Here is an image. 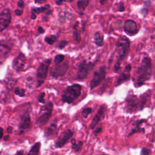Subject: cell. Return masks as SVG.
<instances>
[{
  "label": "cell",
  "instance_id": "cb8c5ba5",
  "mask_svg": "<svg viewBox=\"0 0 155 155\" xmlns=\"http://www.w3.org/2000/svg\"><path fill=\"white\" fill-rule=\"evenodd\" d=\"M94 41L97 46L102 47L104 44V36L99 32H96L94 35Z\"/></svg>",
  "mask_w": 155,
  "mask_h": 155
},
{
  "label": "cell",
  "instance_id": "603a6c76",
  "mask_svg": "<svg viewBox=\"0 0 155 155\" xmlns=\"http://www.w3.org/2000/svg\"><path fill=\"white\" fill-rule=\"evenodd\" d=\"M90 1L88 0H79L77 1V7L81 10L79 12L80 15H82L83 11L88 6Z\"/></svg>",
  "mask_w": 155,
  "mask_h": 155
},
{
  "label": "cell",
  "instance_id": "f546056e",
  "mask_svg": "<svg viewBox=\"0 0 155 155\" xmlns=\"http://www.w3.org/2000/svg\"><path fill=\"white\" fill-rule=\"evenodd\" d=\"M14 92L16 95L19 96L20 97H24L25 96V90L24 88H20L19 87H16Z\"/></svg>",
  "mask_w": 155,
  "mask_h": 155
},
{
  "label": "cell",
  "instance_id": "8992f818",
  "mask_svg": "<svg viewBox=\"0 0 155 155\" xmlns=\"http://www.w3.org/2000/svg\"><path fill=\"white\" fill-rule=\"evenodd\" d=\"M53 109V104L51 102H48L44 106L41 108L42 110H43L45 112H42L40 111V115L36 119V124L41 127L48 122L50 119L51 118L52 116V111Z\"/></svg>",
  "mask_w": 155,
  "mask_h": 155
},
{
  "label": "cell",
  "instance_id": "4fadbf2b",
  "mask_svg": "<svg viewBox=\"0 0 155 155\" xmlns=\"http://www.w3.org/2000/svg\"><path fill=\"white\" fill-rule=\"evenodd\" d=\"M107 110V106L105 105H102L101 106L99 109L98 110L97 113L95 114L93 117L91 124H90V128L91 130H93L99 123L101 120L104 117L105 111Z\"/></svg>",
  "mask_w": 155,
  "mask_h": 155
},
{
  "label": "cell",
  "instance_id": "ab89813d",
  "mask_svg": "<svg viewBox=\"0 0 155 155\" xmlns=\"http://www.w3.org/2000/svg\"><path fill=\"white\" fill-rule=\"evenodd\" d=\"M38 31H39V34H42V33H44L45 32V30L42 27H38Z\"/></svg>",
  "mask_w": 155,
  "mask_h": 155
},
{
  "label": "cell",
  "instance_id": "52a82bcc",
  "mask_svg": "<svg viewBox=\"0 0 155 155\" xmlns=\"http://www.w3.org/2000/svg\"><path fill=\"white\" fill-rule=\"evenodd\" d=\"M106 74H107L106 65H102L97 70L94 71L93 78L90 83L91 90L95 88L96 87H97L101 84V83L105 78Z\"/></svg>",
  "mask_w": 155,
  "mask_h": 155
},
{
  "label": "cell",
  "instance_id": "60d3db41",
  "mask_svg": "<svg viewBox=\"0 0 155 155\" xmlns=\"http://www.w3.org/2000/svg\"><path fill=\"white\" fill-rule=\"evenodd\" d=\"M78 24H79V22L78 21H76V22H75V24H74V25L73 26V28L74 29V30H76V29H77L78 28H77V27L78 26Z\"/></svg>",
  "mask_w": 155,
  "mask_h": 155
},
{
  "label": "cell",
  "instance_id": "5b68a950",
  "mask_svg": "<svg viewBox=\"0 0 155 155\" xmlns=\"http://www.w3.org/2000/svg\"><path fill=\"white\" fill-rule=\"evenodd\" d=\"M94 65V62H87L85 59L83 60L78 65L77 79L79 80L85 79L92 71Z\"/></svg>",
  "mask_w": 155,
  "mask_h": 155
},
{
  "label": "cell",
  "instance_id": "44dd1931",
  "mask_svg": "<svg viewBox=\"0 0 155 155\" xmlns=\"http://www.w3.org/2000/svg\"><path fill=\"white\" fill-rule=\"evenodd\" d=\"M41 143L40 142H37L32 145L27 155H39Z\"/></svg>",
  "mask_w": 155,
  "mask_h": 155
},
{
  "label": "cell",
  "instance_id": "3957f363",
  "mask_svg": "<svg viewBox=\"0 0 155 155\" xmlns=\"http://www.w3.org/2000/svg\"><path fill=\"white\" fill-rule=\"evenodd\" d=\"M81 90L82 86L79 84H74L67 87L62 95V101L68 104H71L76 99L80 96Z\"/></svg>",
  "mask_w": 155,
  "mask_h": 155
},
{
  "label": "cell",
  "instance_id": "ba28073f",
  "mask_svg": "<svg viewBox=\"0 0 155 155\" xmlns=\"http://www.w3.org/2000/svg\"><path fill=\"white\" fill-rule=\"evenodd\" d=\"M68 69V64L67 62L62 63V64L55 65L50 70V75L54 79L63 76Z\"/></svg>",
  "mask_w": 155,
  "mask_h": 155
},
{
  "label": "cell",
  "instance_id": "83f0119b",
  "mask_svg": "<svg viewBox=\"0 0 155 155\" xmlns=\"http://www.w3.org/2000/svg\"><path fill=\"white\" fill-rule=\"evenodd\" d=\"M73 39L74 40L79 43L81 39V32L77 29L74 30V31L73 33Z\"/></svg>",
  "mask_w": 155,
  "mask_h": 155
},
{
  "label": "cell",
  "instance_id": "f907efd6",
  "mask_svg": "<svg viewBox=\"0 0 155 155\" xmlns=\"http://www.w3.org/2000/svg\"><path fill=\"white\" fill-rule=\"evenodd\" d=\"M8 135H7V136H5V137H4V140H7L8 139Z\"/></svg>",
  "mask_w": 155,
  "mask_h": 155
},
{
  "label": "cell",
  "instance_id": "ee69618b",
  "mask_svg": "<svg viewBox=\"0 0 155 155\" xmlns=\"http://www.w3.org/2000/svg\"><path fill=\"white\" fill-rule=\"evenodd\" d=\"M51 13H52V10H50V9H49V10H47V11L45 12L46 15H51Z\"/></svg>",
  "mask_w": 155,
  "mask_h": 155
},
{
  "label": "cell",
  "instance_id": "7a4b0ae2",
  "mask_svg": "<svg viewBox=\"0 0 155 155\" xmlns=\"http://www.w3.org/2000/svg\"><path fill=\"white\" fill-rule=\"evenodd\" d=\"M116 51L117 54L118 62L121 63V61L125 59L130 51V41L129 39L125 36L119 37L116 44Z\"/></svg>",
  "mask_w": 155,
  "mask_h": 155
},
{
  "label": "cell",
  "instance_id": "836d02e7",
  "mask_svg": "<svg viewBox=\"0 0 155 155\" xmlns=\"http://www.w3.org/2000/svg\"><path fill=\"white\" fill-rule=\"evenodd\" d=\"M120 63L116 61L114 65V68H113L114 72L117 73L119 71V70L120 69Z\"/></svg>",
  "mask_w": 155,
  "mask_h": 155
},
{
  "label": "cell",
  "instance_id": "d6986e66",
  "mask_svg": "<svg viewBox=\"0 0 155 155\" xmlns=\"http://www.w3.org/2000/svg\"><path fill=\"white\" fill-rule=\"evenodd\" d=\"M11 50V47L7 43L0 44V59H5Z\"/></svg>",
  "mask_w": 155,
  "mask_h": 155
},
{
  "label": "cell",
  "instance_id": "bcb514c9",
  "mask_svg": "<svg viewBox=\"0 0 155 155\" xmlns=\"http://www.w3.org/2000/svg\"><path fill=\"white\" fill-rule=\"evenodd\" d=\"M3 136V129L2 128H0V139Z\"/></svg>",
  "mask_w": 155,
  "mask_h": 155
},
{
  "label": "cell",
  "instance_id": "ac0fdd59",
  "mask_svg": "<svg viewBox=\"0 0 155 155\" xmlns=\"http://www.w3.org/2000/svg\"><path fill=\"white\" fill-rule=\"evenodd\" d=\"M146 122V120L144 119H141L137 120L135 122L134 124V127L132 128L131 131L129 133L128 137H130V136L137 133H144L145 132V128H141L140 125L144 122Z\"/></svg>",
  "mask_w": 155,
  "mask_h": 155
},
{
  "label": "cell",
  "instance_id": "9a60e30c",
  "mask_svg": "<svg viewBox=\"0 0 155 155\" xmlns=\"http://www.w3.org/2000/svg\"><path fill=\"white\" fill-rule=\"evenodd\" d=\"M131 70V65L128 64H127L123 71L119 74L118 76L116 81V85L115 86L117 87L124 83L125 81L128 80L130 78V71Z\"/></svg>",
  "mask_w": 155,
  "mask_h": 155
},
{
  "label": "cell",
  "instance_id": "7c38bea8",
  "mask_svg": "<svg viewBox=\"0 0 155 155\" xmlns=\"http://www.w3.org/2000/svg\"><path fill=\"white\" fill-rule=\"evenodd\" d=\"M125 33L129 36H134L138 33V28L136 22L132 19H127L124 25Z\"/></svg>",
  "mask_w": 155,
  "mask_h": 155
},
{
  "label": "cell",
  "instance_id": "7402d4cb",
  "mask_svg": "<svg viewBox=\"0 0 155 155\" xmlns=\"http://www.w3.org/2000/svg\"><path fill=\"white\" fill-rule=\"evenodd\" d=\"M50 8V4H45L44 6L39 7H35L31 9V13L34 14H40L41 13L45 12L47 10H49Z\"/></svg>",
  "mask_w": 155,
  "mask_h": 155
},
{
  "label": "cell",
  "instance_id": "2e32d148",
  "mask_svg": "<svg viewBox=\"0 0 155 155\" xmlns=\"http://www.w3.org/2000/svg\"><path fill=\"white\" fill-rule=\"evenodd\" d=\"M31 127V118L29 113H27L23 114L21 117V121L19 126V134H22L25 130L29 129Z\"/></svg>",
  "mask_w": 155,
  "mask_h": 155
},
{
  "label": "cell",
  "instance_id": "f1b7e54d",
  "mask_svg": "<svg viewBox=\"0 0 155 155\" xmlns=\"http://www.w3.org/2000/svg\"><path fill=\"white\" fill-rule=\"evenodd\" d=\"M92 113V108H85L83 109L82 111V116L84 118H87L89 114H90Z\"/></svg>",
  "mask_w": 155,
  "mask_h": 155
},
{
  "label": "cell",
  "instance_id": "4dcf8cb0",
  "mask_svg": "<svg viewBox=\"0 0 155 155\" xmlns=\"http://www.w3.org/2000/svg\"><path fill=\"white\" fill-rule=\"evenodd\" d=\"M45 95V92H42V93H40L39 95L38 96V102H40L41 104H45V99H44Z\"/></svg>",
  "mask_w": 155,
  "mask_h": 155
},
{
  "label": "cell",
  "instance_id": "8fae6325",
  "mask_svg": "<svg viewBox=\"0 0 155 155\" xmlns=\"http://www.w3.org/2000/svg\"><path fill=\"white\" fill-rule=\"evenodd\" d=\"M126 107L128 111L130 113L136 112L137 108L139 107V101H138L136 96L133 94H130L125 99Z\"/></svg>",
  "mask_w": 155,
  "mask_h": 155
},
{
  "label": "cell",
  "instance_id": "1f68e13d",
  "mask_svg": "<svg viewBox=\"0 0 155 155\" xmlns=\"http://www.w3.org/2000/svg\"><path fill=\"white\" fill-rule=\"evenodd\" d=\"M68 44V42L67 41H65V40H62V41H61L59 42V45H58L59 49L64 48Z\"/></svg>",
  "mask_w": 155,
  "mask_h": 155
},
{
  "label": "cell",
  "instance_id": "816d5d0a",
  "mask_svg": "<svg viewBox=\"0 0 155 155\" xmlns=\"http://www.w3.org/2000/svg\"><path fill=\"white\" fill-rule=\"evenodd\" d=\"M99 155H108V154H106V153H105L104 152H103L102 153H101V154H99Z\"/></svg>",
  "mask_w": 155,
  "mask_h": 155
},
{
  "label": "cell",
  "instance_id": "9c48e42d",
  "mask_svg": "<svg viewBox=\"0 0 155 155\" xmlns=\"http://www.w3.org/2000/svg\"><path fill=\"white\" fill-rule=\"evenodd\" d=\"M73 132L70 129H67L64 131L58 137V139L54 143V147L56 148H61L64 147L68 140L72 137Z\"/></svg>",
  "mask_w": 155,
  "mask_h": 155
},
{
  "label": "cell",
  "instance_id": "c3c4849f",
  "mask_svg": "<svg viewBox=\"0 0 155 155\" xmlns=\"http://www.w3.org/2000/svg\"><path fill=\"white\" fill-rule=\"evenodd\" d=\"M45 1H35V2L36 4H38V3L41 4V3H42V2H45Z\"/></svg>",
  "mask_w": 155,
  "mask_h": 155
},
{
  "label": "cell",
  "instance_id": "d4e9b609",
  "mask_svg": "<svg viewBox=\"0 0 155 155\" xmlns=\"http://www.w3.org/2000/svg\"><path fill=\"white\" fill-rule=\"evenodd\" d=\"M148 97H149V95H148L147 93H145L141 96V98H140V105H139V110H143L145 104L147 102Z\"/></svg>",
  "mask_w": 155,
  "mask_h": 155
},
{
  "label": "cell",
  "instance_id": "7bdbcfd3",
  "mask_svg": "<svg viewBox=\"0 0 155 155\" xmlns=\"http://www.w3.org/2000/svg\"><path fill=\"white\" fill-rule=\"evenodd\" d=\"M12 130H13V127H8L7 128V132H8V133H12Z\"/></svg>",
  "mask_w": 155,
  "mask_h": 155
},
{
  "label": "cell",
  "instance_id": "277c9868",
  "mask_svg": "<svg viewBox=\"0 0 155 155\" xmlns=\"http://www.w3.org/2000/svg\"><path fill=\"white\" fill-rule=\"evenodd\" d=\"M51 59H47L42 62L39 65L36 71V78H37V87L41 86L44 81H45L49 66L51 64Z\"/></svg>",
  "mask_w": 155,
  "mask_h": 155
},
{
  "label": "cell",
  "instance_id": "b9f144b4",
  "mask_svg": "<svg viewBox=\"0 0 155 155\" xmlns=\"http://www.w3.org/2000/svg\"><path fill=\"white\" fill-rule=\"evenodd\" d=\"M82 32H84V30H85V25H86V21H82Z\"/></svg>",
  "mask_w": 155,
  "mask_h": 155
},
{
  "label": "cell",
  "instance_id": "5bb4252c",
  "mask_svg": "<svg viewBox=\"0 0 155 155\" xmlns=\"http://www.w3.org/2000/svg\"><path fill=\"white\" fill-rule=\"evenodd\" d=\"M26 63V58L22 53H20L13 61V67L17 72H21L24 70Z\"/></svg>",
  "mask_w": 155,
  "mask_h": 155
},
{
  "label": "cell",
  "instance_id": "d6a6232c",
  "mask_svg": "<svg viewBox=\"0 0 155 155\" xmlns=\"http://www.w3.org/2000/svg\"><path fill=\"white\" fill-rule=\"evenodd\" d=\"M141 153H142V154H143V155H150V154L151 153V150L150 148H147L146 147H143V148H142Z\"/></svg>",
  "mask_w": 155,
  "mask_h": 155
},
{
  "label": "cell",
  "instance_id": "8d00e7d4",
  "mask_svg": "<svg viewBox=\"0 0 155 155\" xmlns=\"http://www.w3.org/2000/svg\"><path fill=\"white\" fill-rule=\"evenodd\" d=\"M15 13L17 16H21L23 13V10H19V9H16L15 11Z\"/></svg>",
  "mask_w": 155,
  "mask_h": 155
},
{
  "label": "cell",
  "instance_id": "7dc6e473",
  "mask_svg": "<svg viewBox=\"0 0 155 155\" xmlns=\"http://www.w3.org/2000/svg\"><path fill=\"white\" fill-rule=\"evenodd\" d=\"M36 18V15L34 14V13H31V19H35Z\"/></svg>",
  "mask_w": 155,
  "mask_h": 155
},
{
  "label": "cell",
  "instance_id": "4316f807",
  "mask_svg": "<svg viewBox=\"0 0 155 155\" xmlns=\"http://www.w3.org/2000/svg\"><path fill=\"white\" fill-rule=\"evenodd\" d=\"M64 58H65L64 55L62 54L56 55L54 58V62L55 65H58V64H60L61 62H62L64 59Z\"/></svg>",
  "mask_w": 155,
  "mask_h": 155
},
{
  "label": "cell",
  "instance_id": "681fc988",
  "mask_svg": "<svg viewBox=\"0 0 155 155\" xmlns=\"http://www.w3.org/2000/svg\"><path fill=\"white\" fill-rule=\"evenodd\" d=\"M105 2H106L105 1H100V3H101V4H102V5H103L104 3H105Z\"/></svg>",
  "mask_w": 155,
  "mask_h": 155
},
{
  "label": "cell",
  "instance_id": "f6af8a7d",
  "mask_svg": "<svg viewBox=\"0 0 155 155\" xmlns=\"http://www.w3.org/2000/svg\"><path fill=\"white\" fill-rule=\"evenodd\" d=\"M16 155H25V154L22 151H18L16 154Z\"/></svg>",
  "mask_w": 155,
  "mask_h": 155
},
{
  "label": "cell",
  "instance_id": "f35d334b",
  "mask_svg": "<svg viewBox=\"0 0 155 155\" xmlns=\"http://www.w3.org/2000/svg\"><path fill=\"white\" fill-rule=\"evenodd\" d=\"M67 2V1H61V0H57L55 1L56 4L58 5H61L64 2Z\"/></svg>",
  "mask_w": 155,
  "mask_h": 155
},
{
  "label": "cell",
  "instance_id": "ffe728a7",
  "mask_svg": "<svg viewBox=\"0 0 155 155\" xmlns=\"http://www.w3.org/2000/svg\"><path fill=\"white\" fill-rule=\"evenodd\" d=\"M71 148L76 153H79L83 147L84 142L82 140H79L76 142V139L74 138H72L71 139Z\"/></svg>",
  "mask_w": 155,
  "mask_h": 155
},
{
  "label": "cell",
  "instance_id": "6da1fadb",
  "mask_svg": "<svg viewBox=\"0 0 155 155\" xmlns=\"http://www.w3.org/2000/svg\"><path fill=\"white\" fill-rule=\"evenodd\" d=\"M152 73V62L150 57H144L136 71L133 81L136 87H141L144 84L145 82L148 81L151 78Z\"/></svg>",
  "mask_w": 155,
  "mask_h": 155
},
{
  "label": "cell",
  "instance_id": "e0dca14e",
  "mask_svg": "<svg viewBox=\"0 0 155 155\" xmlns=\"http://www.w3.org/2000/svg\"><path fill=\"white\" fill-rule=\"evenodd\" d=\"M58 127L56 122H53L44 131V137L50 138L56 136L58 133Z\"/></svg>",
  "mask_w": 155,
  "mask_h": 155
},
{
  "label": "cell",
  "instance_id": "74e56055",
  "mask_svg": "<svg viewBox=\"0 0 155 155\" xmlns=\"http://www.w3.org/2000/svg\"><path fill=\"white\" fill-rule=\"evenodd\" d=\"M18 6L21 8L24 7V2L23 1H19L18 2Z\"/></svg>",
  "mask_w": 155,
  "mask_h": 155
},
{
  "label": "cell",
  "instance_id": "d590c367",
  "mask_svg": "<svg viewBox=\"0 0 155 155\" xmlns=\"http://www.w3.org/2000/svg\"><path fill=\"white\" fill-rule=\"evenodd\" d=\"M102 127H97L94 131V134L95 136H96L97 134L99 133H101L102 132Z\"/></svg>",
  "mask_w": 155,
  "mask_h": 155
},
{
  "label": "cell",
  "instance_id": "484cf974",
  "mask_svg": "<svg viewBox=\"0 0 155 155\" xmlns=\"http://www.w3.org/2000/svg\"><path fill=\"white\" fill-rule=\"evenodd\" d=\"M57 40V36L54 35H50L44 38V41L49 45H52Z\"/></svg>",
  "mask_w": 155,
  "mask_h": 155
},
{
  "label": "cell",
  "instance_id": "30bf717a",
  "mask_svg": "<svg viewBox=\"0 0 155 155\" xmlns=\"http://www.w3.org/2000/svg\"><path fill=\"white\" fill-rule=\"evenodd\" d=\"M12 16L10 10L5 8L0 13V31L5 30L11 22Z\"/></svg>",
  "mask_w": 155,
  "mask_h": 155
},
{
  "label": "cell",
  "instance_id": "e575fe53",
  "mask_svg": "<svg viewBox=\"0 0 155 155\" xmlns=\"http://www.w3.org/2000/svg\"><path fill=\"white\" fill-rule=\"evenodd\" d=\"M118 11L119 12H123L125 11V6L122 2H120L119 5L118 6Z\"/></svg>",
  "mask_w": 155,
  "mask_h": 155
}]
</instances>
